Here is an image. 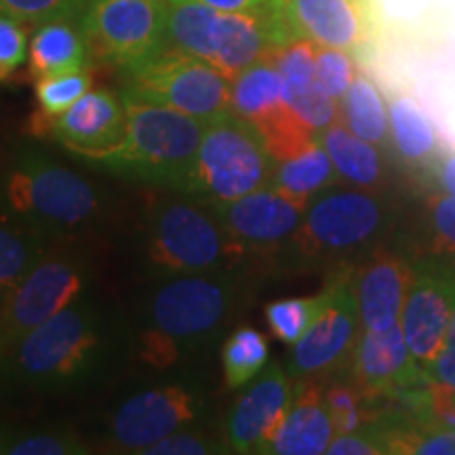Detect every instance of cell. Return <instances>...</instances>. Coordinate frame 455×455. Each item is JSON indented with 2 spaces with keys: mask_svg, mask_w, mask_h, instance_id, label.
<instances>
[{
  "mask_svg": "<svg viewBox=\"0 0 455 455\" xmlns=\"http://www.w3.org/2000/svg\"><path fill=\"white\" fill-rule=\"evenodd\" d=\"M243 270L167 276L150 293L138 356L164 371L192 361L218 339L247 298Z\"/></svg>",
  "mask_w": 455,
  "mask_h": 455,
  "instance_id": "1",
  "label": "cell"
},
{
  "mask_svg": "<svg viewBox=\"0 0 455 455\" xmlns=\"http://www.w3.org/2000/svg\"><path fill=\"white\" fill-rule=\"evenodd\" d=\"M116 329L87 291L9 350V379L43 392L83 388L112 363Z\"/></svg>",
  "mask_w": 455,
  "mask_h": 455,
  "instance_id": "2",
  "label": "cell"
},
{
  "mask_svg": "<svg viewBox=\"0 0 455 455\" xmlns=\"http://www.w3.org/2000/svg\"><path fill=\"white\" fill-rule=\"evenodd\" d=\"M398 207L386 192L339 184L321 192L281 255L293 270H341L384 247L396 230Z\"/></svg>",
  "mask_w": 455,
  "mask_h": 455,
  "instance_id": "3",
  "label": "cell"
},
{
  "mask_svg": "<svg viewBox=\"0 0 455 455\" xmlns=\"http://www.w3.org/2000/svg\"><path fill=\"white\" fill-rule=\"evenodd\" d=\"M298 41L287 0H264L259 7L226 13L195 0H167L164 49L198 57L232 78L261 57Z\"/></svg>",
  "mask_w": 455,
  "mask_h": 455,
  "instance_id": "4",
  "label": "cell"
},
{
  "mask_svg": "<svg viewBox=\"0 0 455 455\" xmlns=\"http://www.w3.org/2000/svg\"><path fill=\"white\" fill-rule=\"evenodd\" d=\"M123 100L127 108V135L121 146L91 164L127 180L186 192L204 135V123L129 93H123Z\"/></svg>",
  "mask_w": 455,
  "mask_h": 455,
  "instance_id": "5",
  "label": "cell"
},
{
  "mask_svg": "<svg viewBox=\"0 0 455 455\" xmlns=\"http://www.w3.org/2000/svg\"><path fill=\"white\" fill-rule=\"evenodd\" d=\"M146 255L163 276L243 270L249 261L215 204L188 192L163 198L150 209Z\"/></svg>",
  "mask_w": 455,
  "mask_h": 455,
  "instance_id": "6",
  "label": "cell"
},
{
  "mask_svg": "<svg viewBox=\"0 0 455 455\" xmlns=\"http://www.w3.org/2000/svg\"><path fill=\"white\" fill-rule=\"evenodd\" d=\"M3 201L11 215L49 238L78 235L104 209L100 190L89 180L34 146L15 152L4 175Z\"/></svg>",
  "mask_w": 455,
  "mask_h": 455,
  "instance_id": "7",
  "label": "cell"
},
{
  "mask_svg": "<svg viewBox=\"0 0 455 455\" xmlns=\"http://www.w3.org/2000/svg\"><path fill=\"white\" fill-rule=\"evenodd\" d=\"M276 158L259 131L228 112L204 123V135L198 148L188 195L221 204L251 195L270 186Z\"/></svg>",
  "mask_w": 455,
  "mask_h": 455,
  "instance_id": "8",
  "label": "cell"
},
{
  "mask_svg": "<svg viewBox=\"0 0 455 455\" xmlns=\"http://www.w3.org/2000/svg\"><path fill=\"white\" fill-rule=\"evenodd\" d=\"M121 74L123 93L173 108L203 123L232 112V81L198 57L163 49L144 61L123 68Z\"/></svg>",
  "mask_w": 455,
  "mask_h": 455,
  "instance_id": "9",
  "label": "cell"
},
{
  "mask_svg": "<svg viewBox=\"0 0 455 455\" xmlns=\"http://www.w3.org/2000/svg\"><path fill=\"white\" fill-rule=\"evenodd\" d=\"M356 266L331 272L325 284V304L312 325L291 346L287 371L293 382H329L346 373L363 333L356 299Z\"/></svg>",
  "mask_w": 455,
  "mask_h": 455,
  "instance_id": "10",
  "label": "cell"
},
{
  "mask_svg": "<svg viewBox=\"0 0 455 455\" xmlns=\"http://www.w3.org/2000/svg\"><path fill=\"white\" fill-rule=\"evenodd\" d=\"M81 28L91 55L127 68L167 44V0H89Z\"/></svg>",
  "mask_w": 455,
  "mask_h": 455,
  "instance_id": "11",
  "label": "cell"
},
{
  "mask_svg": "<svg viewBox=\"0 0 455 455\" xmlns=\"http://www.w3.org/2000/svg\"><path fill=\"white\" fill-rule=\"evenodd\" d=\"M89 261L72 251H51L24 281L0 299V335L11 350L34 327L89 291Z\"/></svg>",
  "mask_w": 455,
  "mask_h": 455,
  "instance_id": "12",
  "label": "cell"
},
{
  "mask_svg": "<svg viewBox=\"0 0 455 455\" xmlns=\"http://www.w3.org/2000/svg\"><path fill=\"white\" fill-rule=\"evenodd\" d=\"M230 110L251 123L276 161L291 158L316 144V133L289 108L281 72L272 53L232 78Z\"/></svg>",
  "mask_w": 455,
  "mask_h": 455,
  "instance_id": "13",
  "label": "cell"
},
{
  "mask_svg": "<svg viewBox=\"0 0 455 455\" xmlns=\"http://www.w3.org/2000/svg\"><path fill=\"white\" fill-rule=\"evenodd\" d=\"M453 308L455 259L413 255V281L401 315V327L426 382H430L432 369L445 346Z\"/></svg>",
  "mask_w": 455,
  "mask_h": 455,
  "instance_id": "14",
  "label": "cell"
},
{
  "mask_svg": "<svg viewBox=\"0 0 455 455\" xmlns=\"http://www.w3.org/2000/svg\"><path fill=\"white\" fill-rule=\"evenodd\" d=\"M207 415V398L196 386L163 384L141 390L114 409L108 439L121 451L140 455L164 436L198 426Z\"/></svg>",
  "mask_w": 455,
  "mask_h": 455,
  "instance_id": "15",
  "label": "cell"
},
{
  "mask_svg": "<svg viewBox=\"0 0 455 455\" xmlns=\"http://www.w3.org/2000/svg\"><path fill=\"white\" fill-rule=\"evenodd\" d=\"M30 133L53 138L84 163L98 161L123 144L127 135V108L123 93L110 89H89L81 100L55 118H34Z\"/></svg>",
  "mask_w": 455,
  "mask_h": 455,
  "instance_id": "16",
  "label": "cell"
},
{
  "mask_svg": "<svg viewBox=\"0 0 455 455\" xmlns=\"http://www.w3.org/2000/svg\"><path fill=\"white\" fill-rule=\"evenodd\" d=\"M215 209L249 259H281L306 213V207L270 186L236 201L215 204Z\"/></svg>",
  "mask_w": 455,
  "mask_h": 455,
  "instance_id": "17",
  "label": "cell"
},
{
  "mask_svg": "<svg viewBox=\"0 0 455 455\" xmlns=\"http://www.w3.org/2000/svg\"><path fill=\"white\" fill-rule=\"evenodd\" d=\"M228 411L224 439L232 453H264L293 401L295 382L287 367L272 361L244 386Z\"/></svg>",
  "mask_w": 455,
  "mask_h": 455,
  "instance_id": "18",
  "label": "cell"
},
{
  "mask_svg": "<svg viewBox=\"0 0 455 455\" xmlns=\"http://www.w3.org/2000/svg\"><path fill=\"white\" fill-rule=\"evenodd\" d=\"M346 373L375 398H398L426 384L409 352L401 321L386 331L363 329Z\"/></svg>",
  "mask_w": 455,
  "mask_h": 455,
  "instance_id": "19",
  "label": "cell"
},
{
  "mask_svg": "<svg viewBox=\"0 0 455 455\" xmlns=\"http://www.w3.org/2000/svg\"><path fill=\"white\" fill-rule=\"evenodd\" d=\"M413 281V255L388 244L356 266V299L361 325L367 331H386L401 321Z\"/></svg>",
  "mask_w": 455,
  "mask_h": 455,
  "instance_id": "20",
  "label": "cell"
},
{
  "mask_svg": "<svg viewBox=\"0 0 455 455\" xmlns=\"http://www.w3.org/2000/svg\"><path fill=\"white\" fill-rule=\"evenodd\" d=\"M298 38L358 55L375 41L365 0H287Z\"/></svg>",
  "mask_w": 455,
  "mask_h": 455,
  "instance_id": "21",
  "label": "cell"
},
{
  "mask_svg": "<svg viewBox=\"0 0 455 455\" xmlns=\"http://www.w3.org/2000/svg\"><path fill=\"white\" fill-rule=\"evenodd\" d=\"M338 435L325 398V382H295L293 401L284 413L266 455H321Z\"/></svg>",
  "mask_w": 455,
  "mask_h": 455,
  "instance_id": "22",
  "label": "cell"
},
{
  "mask_svg": "<svg viewBox=\"0 0 455 455\" xmlns=\"http://www.w3.org/2000/svg\"><path fill=\"white\" fill-rule=\"evenodd\" d=\"M316 44L304 38L272 51V60L281 72L284 100L299 121L318 133L339 121V101L323 89L316 76Z\"/></svg>",
  "mask_w": 455,
  "mask_h": 455,
  "instance_id": "23",
  "label": "cell"
},
{
  "mask_svg": "<svg viewBox=\"0 0 455 455\" xmlns=\"http://www.w3.org/2000/svg\"><path fill=\"white\" fill-rule=\"evenodd\" d=\"M316 141L331 158L339 184L369 192H388V163L384 158V150H379L378 146L358 138L341 121L318 131Z\"/></svg>",
  "mask_w": 455,
  "mask_h": 455,
  "instance_id": "24",
  "label": "cell"
},
{
  "mask_svg": "<svg viewBox=\"0 0 455 455\" xmlns=\"http://www.w3.org/2000/svg\"><path fill=\"white\" fill-rule=\"evenodd\" d=\"M392 148L411 171H435L443 155L435 124L407 91H388Z\"/></svg>",
  "mask_w": 455,
  "mask_h": 455,
  "instance_id": "25",
  "label": "cell"
},
{
  "mask_svg": "<svg viewBox=\"0 0 455 455\" xmlns=\"http://www.w3.org/2000/svg\"><path fill=\"white\" fill-rule=\"evenodd\" d=\"M89 44L72 20L36 26L28 47V72L34 81L89 70Z\"/></svg>",
  "mask_w": 455,
  "mask_h": 455,
  "instance_id": "26",
  "label": "cell"
},
{
  "mask_svg": "<svg viewBox=\"0 0 455 455\" xmlns=\"http://www.w3.org/2000/svg\"><path fill=\"white\" fill-rule=\"evenodd\" d=\"M339 121L352 133L378 146L379 150L392 148L388 100L371 74H367L363 68L339 101Z\"/></svg>",
  "mask_w": 455,
  "mask_h": 455,
  "instance_id": "27",
  "label": "cell"
},
{
  "mask_svg": "<svg viewBox=\"0 0 455 455\" xmlns=\"http://www.w3.org/2000/svg\"><path fill=\"white\" fill-rule=\"evenodd\" d=\"M338 184V171H335L327 150L318 141L299 155L276 161L270 180V188H275L276 192L291 198L301 207H308L321 192Z\"/></svg>",
  "mask_w": 455,
  "mask_h": 455,
  "instance_id": "28",
  "label": "cell"
},
{
  "mask_svg": "<svg viewBox=\"0 0 455 455\" xmlns=\"http://www.w3.org/2000/svg\"><path fill=\"white\" fill-rule=\"evenodd\" d=\"M51 238L15 215H0V299H4L49 253Z\"/></svg>",
  "mask_w": 455,
  "mask_h": 455,
  "instance_id": "29",
  "label": "cell"
},
{
  "mask_svg": "<svg viewBox=\"0 0 455 455\" xmlns=\"http://www.w3.org/2000/svg\"><path fill=\"white\" fill-rule=\"evenodd\" d=\"M270 348L266 335L255 327H238L221 346L224 382L230 390L244 388L268 365Z\"/></svg>",
  "mask_w": 455,
  "mask_h": 455,
  "instance_id": "30",
  "label": "cell"
},
{
  "mask_svg": "<svg viewBox=\"0 0 455 455\" xmlns=\"http://www.w3.org/2000/svg\"><path fill=\"white\" fill-rule=\"evenodd\" d=\"M411 255H439L455 259V198L432 192L422 201L419 241Z\"/></svg>",
  "mask_w": 455,
  "mask_h": 455,
  "instance_id": "31",
  "label": "cell"
},
{
  "mask_svg": "<svg viewBox=\"0 0 455 455\" xmlns=\"http://www.w3.org/2000/svg\"><path fill=\"white\" fill-rule=\"evenodd\" d=\"M325 287L312 298H293L272 301L264 308L266 323L272 335L284 346H293L301 335L308 331L323 304H325Z\"/></svg>",
  "mask_w": 455,
  "mask_h": 455,
  "instance_id": "32",
  "label": "cell"
},
{
  "mask_svg": "<svg viewBox=\"0 0 455 455\" xmlns=\"http://www.w3.org/2000/svg\"><path fill=\"white\" fill-rule=\"evenodd\" d=\"M91 83H93V78H91L89 70L36 81L38 110L34 114V118L47 121V118H55L60 114H64L68 108H72L91 89Z\"/></svg>",
  "mask_w": 455,
  "mask_h": 455,
  "instance_id": "33",
  "label": "cell"
},
{
  "mask_svg": "<svg viewBox=\"0 0 455 455\" xmlns=\"http://www.w3.org/2000/svg\"><path fill=\"white\" fill-rule=\"evenodd\" d=\"M91 449L70 430L11 432L4 455H87Z\"/></svg>",
  "mask_w": 455,
  "mask_h": 455,
  "instance_id": "34",
  "label": "cell"
},
{
  "mask_svg": "<svg viewBox=\"0 0 455 455\" xmlns=\"http://www.w3.org/2000/svg\"><path fill=\"white\" fill-rule=\"evenodd\" d=\"M89 0H0V13L26 26H43L60 20H81Z\"/></svg>",
  "mask_w": 455,
  "mask_h": 455,
  "instance_id": "35",
  "label": "cell"
},
{
  "mask_svg": "<svg viewBox=\"0 0 455 455\" xmlns=\"http://www.w3.org/2000/svg\"><path fill=\"white\" fill-rule=\"evenodd\" d=\"M316 76L323 89L331 95L333 100L341 101L350 84L355 83L356 74L361 72L358 57L352 51L335 49V47H318L316 44Z\"/></svg>",
  "mask_w": 455,
  "mask_h": 455,
  "instance_id": "36",
  "label": "cell"
},
{
  "mask_svg": "<svg viewBox=\"0 0 455 455\" xmlns=\"http://www.w3.org/2000/svg\"><path fill=\"white\" fill-rule=\"evenodd\" d=\"M230 453L224 436L188 426L173 435L164 436L155 445L144 449L140 455H221Z\"/></svg>",
  "mask_w": 455,
  "mask_h": 455,
  "instance_id": "37",
  "label": "cell"
},
{
  "mask_svg": "<svg viewBox=\"0 0 455 455\" xmlns=\"http://www.w3.org/2000/svg\"><path fill=\"white\" fill-rule=\"evenodd\" d=\"M329 455H388V435L382 419L363 426V428L350 432H338L331 445L327 449Z\"/></svg>",
  "mask_w": 455,
  "mask_h": 455,
  "instance_id": "38",
  "label": "cell"
},
{
  "mask_svg": "<svg viewBox=\"0 0 455 455\" xmlns=\"http://www.w3.org/2000/svg\"><path fill=\"white\" fill-rule=\"evenodd\" d=\"M26 24L15 17L0 13V83H4L28 60Z\"/></svg>",
  "mask_w": 455,
  "mask_h": 455,
  "instance_id": "39",
  "label": "cell"
},
{
  "mask_svg": "<svg viewBox=\"0 0 455 455\" xmlns=\"http://www.w3.org/2000/svg\"><path fill=\"white\" fill-rule=\"evenodd\" d=\"M407 396L426 413L455 432V390L439 382H426L419 388L407 392Z\"/></svg>",
  "mask_w": 455,
  "mask_h": 455,
  "instance_id": "40",
  "label": "cell"
},
{
  "mask_svg": "<svg viewBox=\"0 0 455 455\" xmlns=\"http://www.w3.org/2000/svg\"><path fill=\"white\" fill-rule=\"evenodd\" d=\"M430 382H439L455 390V308L451 316V325H449L445 338V346H443L441 355L435 363V369H432Z\"/></svg>",
  "mask_w": 455,
  "mask_h": 455,
  "instance_id": "41",
  "label": "cell"
},
{
  "mask_svg": "<svg viewBox=\"0 0 455 455\" xmlns=\"http://www.w3.org/2000/svg\"><path fill=\"white\" fill-rule=\"evenodd\" d=\"M436 178L441 181V188L449 196L455 198V150L443 152L439 163L435 167Z\"/></svg>",
  "mask_w": 455,
  "mask_h": 455,
  "instance_id": "42",
  "label": "cell"
},
{
  "mask_svg": "<svg viewBox=\"0 0 455 455\" xmlns=\"http://www.w3.org/2000/svg\"><path fill=\"white\" fill-rule=\"evenodd\" d=\"M195 3L218 11H226V13H241V11H251L259 7L264 0H195Z\"/></svg>",
  "mask_w": 455,
  "mask_h": 455,
  "instance_id": "43",
  "label": "cell"
},
{
  "mask_svg": "<svg viewBox=\"0 0 455 455\" xmlns=\"http://www.w3.org/2000/svg\"><path fill=\"white\" fill-rule=\"evenodd\" d=\"M7 358H9V348H7V344H4L3 335H0V388H3L4 379H9Z\"/></svg>",
  "mask_w": 455,
  "mask_h": 455,
  "instance_id": "44",
  "label": "cell"
},
{
  "mask_svg": "<svg viewBox=\"0 0 455 455\" xmlns=\"http://www.w3.org/2000/svg\"><path fill=\"white\" fill-rule=\"evenodd\" d=\"M11 432H13V430L0 428V455H4V449H7V443L11 439Z\"/></svg>",
  "mask_w": 455,
  "mask_h": 455,
  "instance_id": "45",
  "label": "cell"
}]
</instances>
